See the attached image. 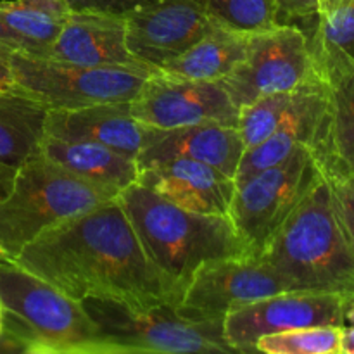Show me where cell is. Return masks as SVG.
I'll list each match as a JSON object with an SVG mask.
<instances>
[{"label":"cell","instance_id":"cell-1","mask_svg":"<svg viewBox=\"0 0 354 354\" xmlns=\"http://www.w3.org/2000/svg\"><path fill=\"white\" fill-rule=\"evenodd\" d=\"M14 259L76 301L99 297L133 306L178 303L118 199L44 232Z\"/></svg>","mask_w":354,"mask_h":354},{"label":"cell","instance_id":"cell-2","mask_svg":"<svg viewBox=\"0 0 354 354\" xmlns=\"http://www.w3.org/2000/svg\"><path fill=\"white\" fill-rule=\"evenodd\" d=\"M145 254L182 296L203 263L249 254L228 216L187 211L137 182L118 196Z\"/></svg>","mask_w":354,"mask_h":354},{"label":"cell","instance_id":"cell-3","mask_svg":"<svg viewBox=\"0 0 354 354\" xmlns=\"http://www.w3.org/2000/svg\"><path fill=\"white\" fill-rule=\"evenodd\" d=\"M258 258L287 290L354 294V251L324 175Z\"/></svg>","mask_w":354,"mask_h":354},{"label":"cell","instance_id":"cell-4","mask_svg":"<svg viewBox=\"0 0 354 354\" xmlns=\"http://www.w3.org/2000/svg\"><path fill=\"white\" fill-rule=\"evenodd\" d=\"M0 353L95 354V325L76 301L21 266L0 259Z\"/></svg>","mask_w":354,"mask_h":354},{"label":"cell","instance_id":"cell-5","mask_svg":"<svg viewBox=\"0 0 354 354\" xmlns=\"http://www.w3.org/2000/svg\"><path fill=\"white\" fill-rule=\"evenodd\" d=\"M118 196L73 175L37 151L17 166L12 189L0 199V244L14 259L44 232Z\"/></svg>","mask_w":354,"mask_h":354},{"label":"cell","instance_id":"cell-6","mask_svg":"<svg viewBox=\"0 0 354 354\" xmlns=\"http://www.w3.org/2000/svg\"><path fill=\"white\" fill-rule=\"evenodd\" d=\"M82 304L95 325V354L234 353L221 322L187 320L175 304L133 306L99 297Z\"/></svg>","mask_w":354,"mask_h":354},{"label":"cell","instance_id":"cell-7","mask_svg":"<svg viewBox=\"0 0 354 354\" xmlns=\"http://www.w3.org/2000/svg\"><path fill=\"white\" fill-rule=\"evenodd\" d=\"M7 61L19 92L48 111L131 102L158 71L147 66H80L24 50L10 52Z\"/></svg>","mask_w":354,"mask_h":354},{"label":"cell","instance_id":"cell-8","mask_svg":"<svg viewBox=\"0 0 354 354\" xmlns=\"http://www.w3.org/2000/svg\"><path fill=\"white\" fill-rule=\"evenodd\" d=\"M322 171L308 147L235 185L230 218L251 256H259L273 235L320 180Z\"/></svg>","mask_w":354,"mask_h":354},{"label":"cell","instance_id":"cell-9","mask_svg":"<svg viewBox=\"0 0 354 354\" xmlns=\"http://www.w3.org/2000/svg\"><path fill=\"white\" fill-rule=\"evenodd\" d=\"M313 78L308 31L296 23H279L248 35L244 59L221 85L241 109L261 97L301 88Z\"/></svg>","mask_w":354,"mask_h":354},{"label":"cell","instance_id":"cell-10","mask_svg":"<svg viewBox=\"0 0 354 354\" xmlns=\"http://www.w3.org/2000/svg\"><path fill=\"white\" fill-rule=\"evenodd\" d=\"M279 292H289L258 256H228L203 263L183 289L176 311L187 320L221 322L232 310Z\"/></svg>","mask_w":354,"mask_h":354},{"label":"cell","instance_id":"cell-11","mask_svg":"<svg viewBox=\"0 0 354 354\" xmlns=\"http://www.w3.org/2000/svg\"><path fill=\"white\" fill-rule=\"evenodd\" d=\"M308 38L315 71L327 97L324 120L310 151L322 175L342 178L354 168V57L310 31Z\"/></svg>","mask_w":354,"mask_h":354},{"label":"cell","instance_id":"cell-12","mask_svg":"<svg viewBox=\"0 0 354 354\" xmlns=\"http://www.w3.org/2000/svg\"><path fill=\"white\" fill-rule=\"evenodd\" d=\"M131 114L156 130L221 123L237 127L239 107L221 82H204L156 71L130 102Z\"/></svg>","mask_w":354,"mask_h":354},{"label":"cell","instance_id":"cell-13","mask_svg":"<svg viewBox=\"0 0 354 354\" xmlns=\"http://www.w3.org/2000/svg\"><path fill=\"white\" fill-rule=\"evenodd\" d=\"M344 297L304 290L266 296L232 310L223 320V337L234 353H256L265 335L317 325L344 327Z\"/></svg>","mask_w":354,"mask_h":354},{"label":"cell","instance_id":"cell-14","mask_svg":"<svg viewBox=\"0 0 354 354\" xmlns=\"http://www.w3.org/2000/svg\"><path fill=\"white\" fill-rule=\"evenodd\" d=\"M123 17L128 50L154 69L180 57L214 24L199 0H156Z\"/></svg>","mask_w":354,"mask_h":354},{"label":"cell","instance_id":"cell-15","mask_svg":"<svg viewBox=\"0 0 354 354\" xmlns=\"http://www.w3.org/2000/svg\"><path fill=\"white\" fill-rule=\"evenodd\" d=\"M45 135L64 140L95 142L138 159L154 138L156 128L135 120L130 102H111L80 109L47 111Z\"/></svg>","mask_w":354,"mask_h":354},{"label":"cell","instance_id":"cell-16","mask_svg":"<svg viewBox=\"0 0 354 354\" xmlns=\"http://www.w3.org/2000/svg\"><path fill=\"white\" fill-rule=\"evenodd\" d=\"M138 182L183 209L214 216H228L235 194V180L227 173L183 158L140 169Z\"/></svg>","mask_w":354,"mask_h":354},{"label":"cell","instance_id":"cell-17","mask_svg":"<svg viewBox=\"0 0 354 354\" xmlns=\"http://www.w3.org/2000/svg\"><path fill=\"white\" fill-rule=\"evenodd\" d=\"M44 57L99 68L145 66L128 50L124 17L90 10H71L54 44L45 50Z\"/></svg>","mask_w":354,"mask_h":354},{"label":"cell","instance_id":"cell-18","mask_svg":"<svg viewBox=\"0 0 354 354\" xmlns=\"http://www.w3.org/2000/svg\"><path fill=\"white\" fill-rule=\"evenodd\" d=\"M327 106L324 83L315 78L297 88L294 102L282 123L254 147L245 149L235 173V185L256 173L286 161L299 147H313Z\"/></svg>","mask_w":354,"mask_h":354},{"label":"cell","instance_id":"cell-19","mask_svg":"<svg viewBox=\"0 0 354 354\" xmlns=\"http://www.w3.org/2000/svg\"><path fill=\"white\" fill-rule=\"evenodd\" d=\"M244 151L245 145L237 127L199 123L171 130H156L154 138L140 152L137 162L140 169H145L169 159H192L235 178Z\"/></svg>","mask_w":354,"mask_h":354},{"label":"cell","instance_id":"cell-20","mask_svg":"<svg viewBox=\"0 0 354 354\" xmlns=\"http://www.w3.org/2000/svg\"><path fill=\"white\" fill-rule=\"evenodd\" d=\"M38 151L73 175L118 194L140 178L137 159L95 142L64 140L44 135Z\"/></svg>","mask_w":354,"mask_h":354},{"label":"cell","instance_id":"cell-21","mask_svg":"<svg viewBox=\"0 0 354 354\" xmlns=\"http://www.w3.org/2000/svg\"><path fill=\"white\" fill-rule=\"evenodd\" d=\"M248 35L214 23L192 47L158 71L190 80L221 82L244 59Z\"/></svg>","mask_w":354,"mask_h":354},{"label":"cell","instance_id":"cell-22","mask_svg":"<svg viewBox=\"0 0 354 354\" xmlns=\"http://www.w3.org/2000/svg\"><path fill=\"white\" fill-rule=\"evenodd\" d=\"M47 107L19 92H0V162L23 165L45 135Z\"/></svg>","mask_w":354,"mask_h":354},{"label":"cell","instance_id":"cell-23","mask_svg":"<svg viewBox=\"0 0 354 354\" xmlns=\"http://www.w3.org/2000/svg\"><path fill=\"white\" fill-rule=\"evenodd\" d=\"M71 14L66 0H2L0 23L23 44L24 52L44 55Z\"/></svg>","mask_w":354,"mask_h":354},{"label":"cell","instance_id":"cell-24","mask_svg":"<svg viewBox=\"0 0 354 354\" xmlns=\"http://www.w3.org/2000/svg\"><path fill=\"white\" fill-rule=\"evenodd\" d=\"M342 327L317 325L270 334L256 342V353L265 354H341Z\"/></svg>","mask_w":354,"mask_h":354},{"label":"cell","instance_id":"cell-25","mask_svg":"<svg viewBox=\"0 0 354 354\" xmlns=\"http://www.w3.org/2000/svg\"><path fill=\"white\" fill-rule=\"evenodd\" d=\"M199 2L214 23L242 33L268 30L280 23L275 0H199Z\"/></svg>","mask_w":354,"mask_h":354},{"label":"cell","instance_id":"cell-26","mask_svg":"<svg viewBox=\"0 0 354 354\" xmlns=\"http://www.w3.org/2000/svg\"><path fill=\"white\" fill-rule=\"evenodd\" d=\"M297 90L272 93L239 109L237 130L245 149L254 147L273 133L289 113Z\"/></svg>","mask_w":354,"mask_h":354},{"label":"cell","instance_id":"cell-27","mask_svg":"<svg viewBox=\"0 0 354 354\" xmlns=\"http://www.w3.org/2000/svg\"><path fill=\"white\" fill-rule=\"evenodd\" d=\"M310 33L354 57V0H322Z\"/></svg>","mask_w":354,"mask_h":354},{"label":"cell","instance_id":"cell-28","mask_svg":"<svg viewBox=\"0 0 354 354\" xmlns=\"http://www.w3.org/2000/svg\"><path fill=\"white\" fill-rule=\"evenodd\" d=\"M325 178H327L328 185H330L335 211H337L339 218H341V223L344 227L346 234H348V239L354 251V190L344 180L332 178V176H325Z\"/></svg>","mask_w":354,"mask_h":354},{"label":"cell","instance_id":"cell-29","mask_svg":"<svg viewBox=\"0 0 354 354\" xmlns=\"http://www.w3.org/2000/svg\"><path fill=\"white\" fill-rule=\"evenodd\" d=\"M71 10H90V12L113 14V16H127L131 10L142 6L156 2V0H66Z\"/></svg>","mask_w":354,"mask_h":354},{"label":"cell","instance_id":"cell-30","mask_svg":"<svg viewBox=\"0 0 354 354\" xmlns=\"http://www.w3.org/2000/svg\"><path fill=\"white\" fill-rule=\"evenodd\" d=\"M280 23L313 21L320 9V0H275Z\"/></svg>","mask_w":354,"mask_h":354},{"label":"cell","instance_id":"cell-31","mask_svg":"<svg viewBox=\"0 0 354 354\" xmlns=\"http://www.w3.org/2000/svg\"><path fill=\"white\" fill-rule=\"evenodd\" d=\"M10 52H14L12 48L0 47V92H19L16 82H14L12 71H10L9 61H7Z\"/></svg>","mask_w":354,"mask_h":354},{"label":"cell","instance_id":"cell-32","mask_svg":"<svg viewBox=\"0 0 354 354\" xmlns=\"http://www.w3.org/2000/svg\"><path fill=\"white\" fill-rule=\"evenodd\" d=\"M14 176H16V168L0 162V199H3L10 192Z\"/></svg>","mask_w":354,"mask_h":354},{"label":"cell","instance_id":"cell-33","mask_svg":"<svg viewBox=\"0 0 354 354\" xmlns=\"http://www.w3.org/2000/svg\"><path fill=\"white\" fill-rule=\"evenodd\" d=\"M0 47L12 48V50H24L19 38H17L3 23H0Z\"/></svg>","mask_w":354,"mask_h":354},{"label":"cell","instance_id":"cell-34","mask_svg":"<svg viewBox=\"0 0 354 354\" xmlns=\"http://www.w3.org/2000/svg\"><path fill=\"white\" fill-rule=\"evenodd\" d=\"M342 315H344V327H354V294L344 297Z\"/></svg>","mask_w":354,"mask_h":354},{"label":"cell","instance_id":"cell-35","mask_svg":"<svg viewBox=\"0 0 354 354\" xmlns=\"http://www.w3.org/2000/svg\"><path fill=\"white\" fill-rule=\"evenodd\" d=\"M341 354H354V327H342Z\"/></svg>","mask_w":354,"mask_h":354},{"label":"cell","instance_id":"cell-36","mask_svg":"<svg viewBox=\"0 0 354 354\" xmlns=\"http://www.w3.org/2000/svg\"><path fill=\"white\" fill-rule=\"evenodd\" d=\"M332 178H337V176H332ZM341 180H344L346 183H348L349 187H351V189L354 190V168H353V171L349 173V175H346V176H342Z\"/></svg>","mask_w":354,"mask_h":354},{"label":"cell","instance_id":"cell-37","mask_svg":"<svg viewBox=\"0 0 354 354\" xmlns=\"http://www.w3.org/2000/svg\"><path fill=\"white\" fill-rule=\"evenodd\" d=\"M2 258H10V256L7 254V251H6V249H3V245L0 244V259H2Z\"/></svg>","mask_w":354,"mask_h":354},{"label":"cell","instance_id":"cell-38","mask_svg":"<svg viewBox=\"0 0 354 354\" xmlns=\"http://www.w3.org/2000/svg\"><path fill=\"white\" fill-rule=\"evenodd\" d=\"M0 325H2V308H0Z\"/></svg>","mask_w":354,"mask_h":354},{"label":"cell","instance_id":"cell-39","mask_svg":"<svg viewBox=\"0 0 354 354\" xmlns=\"http://www.w3.org/2000/svg\"><path fill=\"white\" fill-rule=\"evenodd\" d=\"M320 3H322V0H320Z\"/></svg>","mask_w":354,"mask_h":354}]
</instances>
